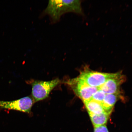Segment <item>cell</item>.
<instances>
[{
    "mask_svg": "<svg viewBox=\"0 0 132 132\" xmlns=\"http://www.w3.org/2000/svg\"><path fill=\"white\" fill-rule=\"evenodd\" d=\"M44 12L54 22L58 21L62 15L67 13L83 14L80 1H49Z\"/></svg>",
    "mask_w": 132,
    "mask_h": 132,
    "instance_id": "6da1fadb",
    "label": "cell"
},
{
    "mask_svg": "<svg viewBox=\"0 0 132 132\" xmlns=\"http://www.w3.org/2000/svg\"><path fill=\"white\" fill-rule=\"evenodd\" d=\"M117 73H110L95 71L86 66L77 78L90 87L99 88L109 79L115 76Z\"/></svg>",
    "mask_w": 132,
    "mask_h": 132,
    "instance_id": "7a4b0ae2",
    "label": "cell"
},
{
    "mask_svg": "<svg viewBox=\"0 0 132 132\" xmlns=\"http://www.w3.org/2000/svg\"><path fill=\"white\" fill-rule=\"evenodd\" d=\"M59 79L49 81L36 80L32 84V95L35 102L44 100L48 97L50 93L60 83Z\"/></svg>",
    "mask_w": 132,
    "mask_h": 132,
    "instance_id": "3957f363",
    "label": "cell"
},
{
    "mask_svg": "<svg viewBox=\"0 0 132 132\" xmlns=\"http://www.w3.org/2000/svg\"><path fill=\"white\" fill-rule=\"evenodd\" d=\"M34 101L29 96L12 101H0V109L15 110L29 113Z\"/></svg>",
    "mask_w": 132,
    "mask_h": 132,
    "instance_id": "277c9868",
    "label": "cell"
},
{
    "mask_svg": "<svg viewBox=\"0 0 132 132\" xmlns=\"http://www.w3.org/2000/svg\"><path fill=\"white\" fill-rule=\"evenodd\" d=\"M72 88L76 95L83 101H88L91 100L94 94L99 89L98 87H92L77 78L72 80Z\"/></svg>",
    "mask_w": 132,
    "mask_h": 132,
    "instance_id": "5b68a950",
    "label": "cell"
},
{
    "mask_svg": "<svg viewBox=\"0 0 132 132\" xmlns=\"http://www.w3.org/2000/svg\"><path fill=\"white\" fill-rule=\"evenodd\" d=\"M125 80L121 72H118L115 76L108 79L99 88L106 94H119L120 87Z\"/></svg>",
    "mask_w": 132,
    "mask_h": 132,
    "instance_id": "8992f818",
    "label": "cell"
},
{
    "mask_svg": "<svg viewBox=\"0 0 132 132\" xmlns=\"http://www.w3.org/2000/svg\"><path fill=\"white\" fill-rule=\"evenodd\" d=\"M119 94H106L102 104L105 112L111 113L116 103L120 98Z\"/></svg>",
    "mask_w": 132,
    "mask_h": 132,
    "instance_id": "52a82bcc",
    "label": "cell"
},
{
    "mask_svg": "<svg viewBox=\"0 0 132 132\" xmlns=\"http://www.w3.org/2000/svg\"><path fill=\"white\" fill-rule=\"evenodd\" d=\"M94 127L105 125L108 122L110 113L106 112L99 114L88 113Z\"/></svg>",
    "mask_w": 132,
    "mask_h": 132,
    "instance_id": "ba28073f",
    "label": "cell"
},
{
    "mask_svg": "<svg viewBox=\"0 0 132 132\" xmlns=\"http://www.w3.org/2000/svg\"><path fill=\"white\" fill-rule=\"evenodd\" d=\"M83 102L88 113L99 114L105 112L101 103L92 100Z\"/></svg>",
    "mask_w": 132,
    "mask_h": 132,
    "instance_id": "9c48e42d",
    "label": "cell"
},
{
    "mask_svg": "<svg viewBox=\"0 0 132 132\" xmlns=\"http://www.w3.org/2000/svg\"><path fill=\"white\" fill-rule=\"evenodd\" d=\"M105 95L106 94L105 93L103 90L99 89V90L93 95L91 100L102 103L105 98Z\"/></svg>",
    "mask_w": 132,
    "mask_h": 132,
    "instance_id": "30bf717a",
    "label": "cell"
},
{
    "mask_svg": "<svg viewBox=\"0 0 132 132\" xmlns=\"http://www.w3.org/2000/svg\"><path fill=\"white\" fill-rule=\"evenodd\" d=\"M94 132H109L106 125L94 127Z\"/></svg>",
    "mask_w": 132,
    "mask_h": 132,
    "instance_id": "8fae6325",
    "label": "cell"
}]
</instances>
